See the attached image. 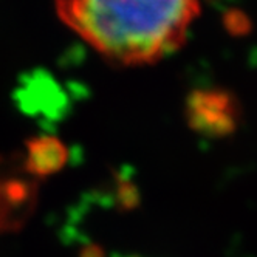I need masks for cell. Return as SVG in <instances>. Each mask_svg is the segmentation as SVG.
Masks as SVG:
<instances>
[{"label":"cell","mask_w":257,"mask_h":257,"mask_svg":"<svg viewBox=\"0 0 257 257\" xmlns=\"http://www.w3.org/2000/svg\"><path fill=\"white\" fill-rule=\"evenodd\" d=\"M54 7L90 47L127 65L175 51L198 14V0H54Z\"/></svg>","instance_id":"6da1fadb"}]
</instances>
